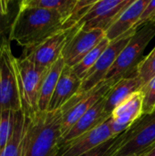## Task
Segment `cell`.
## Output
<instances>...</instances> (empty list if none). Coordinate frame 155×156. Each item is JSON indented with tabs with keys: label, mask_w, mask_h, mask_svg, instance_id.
Listing matches in <instances>:
<instances>
[{
	"label": "cell",
	"mask_w": 155,
	"mask_h": 156,
	"mask_svg": "<svg viewBox=\"0 0 155 156\" xmlns=\"http://www.w3.org/2000/svg\"><path fill=\"white\" fill-rule=\"evenodd\" d=\"M65 21V17L56 10L19 7L10 26L9 39L28 49L64 29Z\"/></svg>",
	"instance_id": "6da1fadb"
},
{
	"label": "cell",
	"mask_w": 155,
	"mask_h": 156,
	"mask_svg": "<svg viewBox=\"0 0 155 156\" xmlns=\"http://www.w3.org/2000/svg\"><path fill=\"white\" fill-rule=\"evenodd\" d=\"M60 111L37 112L29 117L24 156H58L60 141Z\"/></svg>",
	"instance_id": "7a4b0ae2"
},
{
	"label": "cell",
	"mask_w": 155,
	"mask_h": 156,
	"mask_svg": "<svg viewBox=\"0 0 155 156\" xmlns=\"http://www.w3.org/2000/svg\"><path fill=\"white\" fill-rule=\"evenodd\" d=\"M154 37L155 20H150L138 27L116 58L104 80L112 86L122 78L137 74V68L143 60V54Z\"/></svg>",
	"instance_id": "3957f363"
},
{
	"label": "cell",
	"mask_w": 155,
	"mask_h": 156,
	"mask_svg": "<svg viewBox=\"0 0 155 156\" xmlns=\"http://www.w3.org/2000/svg\"><path fill=\"white\" fill-rule=\"evenodd\" d=\"M4 110L22 111L17 58L12 53L10 43L0 49V112Z\"/></svg>",
	"instance_id": "277c9868"
},
{
	"label": "cell",
	"mask_w": 155,
	"mask_h": 156,
	"mask_svg": "<svg viewBox=\"0 0 155 156\" xmlns=\"http://www.w3.org/2000/svg\"><path fill=\"white\" fill-rule=\"evenodd\" d=\"M22 111L32 117L38 112V98L48 69L37 66L25 57L17 58Z\"/></svg>",
	"instance_id": "5b68a950"
},
{
	"label": "cell",
	"mask_w": 155,
	"mask_h": 156,
	"mask_svg": "<svg viewBox=\"0 0 155 156\" xmlns=\"http://www.w3.org/2000/svg\"><path fill=\"white\" fill-rule=\"evenodd\" d=\"M155 145V112L143 114L125 133L112 156H142Z\"/></svg>",
	"instance_id": "8992f818"
},
{
	"label": "cell",
	"mask_w": 155,
	"mask_h": 156,
	"mask_svg": "<svg viewBox=\"0 0 155 156\" xmlns=\"http://www.w3.org/2000/svg\"><path fill=\"white\" fill-rule=\"evenodd\" d=\"M111 87V85L109 82L103 80L90 90H79L59 109L61 138L85 112L105 96Z\"/></svg>",
	"instance_id": "52a82bcc"
},
{
	"label": "cell",
	"mask_w": 155,
	"mask_h": 156,
	"mask_svg": "<svg viewBox=\"0 0 155 156\" xmlns=\"http://www.w3.org/2000/svg\"><path fill=\"white\" fill-rule=\"evenodd\" d=\"M135 0H99L72 27L75 29L100 28L105 32Z\"/></svg>",
	"instance_id": "ba28073f"
},
{
	"label": "cell",
	"mask_w": 155,
	"mask_h": 156,
	"mask_svg": "<svg viewBox=\"0 0 155 156\" xmlns=\"http://www.w3.org/2000/svg\"><path fill=\"white\" fill-rule=\"evenodd\" d=\"M68 40L62 49L61 57L69 67L77 65L93 48L106 36L105 31L100 28L83 30L69 28Z\"/></svg>",
	"instance_id": "9c48e42d"
},
{
	"label": "cell",
	"mask_w": 155,
	"mask_h": 156,
	"mask_svg": "<svg viewBox=\"0 0 155 156\" xmlns=\"http://www.w3.org/2000/svg\"><path fill=\"white\" fill-rule=\"evenodd\" d=\"M136 29H131L124 35L111 41L108 48L101 54L95 65L89 70L85 78L82 80L80 90L87 91L100 84L105 80L106 75L114 64L116 58L122 50L128 44Z\"/></svg>",
	"instance_id": "30bf717a"
},
{
	"label": "cell",
	"mask_w": 155,
	"mask_h": 156,
	"mask_svg": "<svg viewBox=\"0 0 155 156\" xmlns=\"http://www.w3.org/2000/svg\"><path fill=\"white\" fill-rule=\"evenodd\" d=\"M112 121L110 116L94 129L83 133L74 140L60 145L58 156H80L104 142L113 138Z\"/></svg>",
	"instance_id": "8fae6325"
},
{
	"label": "cell",
	"mask_w": 155,
	"mask_h": 156,
	"mask_svg": "<svg viewBox=\"0 0 155 156\" xmlns=\"http://www.w3.org/2000/svg\"><path fill=\"white\" fill-rule=\"evenodd\" d=\"M69 34V29H62L37 46L25 49L22 57L28 58L37 66L49 69L60 58Z\"/></svg>",
	"instance_id": "7c38bea8"
},
{
	"label": "cell",
	"mask_w": 155,
	"mask_h": 156,
	"mask_svg": "<svg viewBox=\"0 0 155 156\" xmlns=\"http://www.w3.org/2000/svg\"><path fill=\"white\" fill-rule=\"evenodd\" d=\"M143 115V93L140 90L122 102L111 114L113 136L128 130Z\"/></svg>",
	"instance_id": "4fadbf2b"
},
{
	"label": "cell",
	"mask_w": 155,
	"mask_h": 156,
	"mask_svg": "<svg viewBox=\"0 0 155 156\" xmlns=\"http://www.w3.org/2000/svg\"><path fill=\"white\" fill-rule=\"evenodd\" d=\"M143 85L144 84L138 73L121 79L109 89L104 96L105 112L111 115L122 102L133 93L140 91Z\"/></svg>",
	"instance_id": "5bb4252c"
},
{
	"label": "cell",
	"mask_w": 155,
	"mask_h": 156,
	"mask_svg": "<svg viewBox=\"0 0 155 156\" xmlns=\"http://www.w3.org/2000/svg\"><path fill=\"white\" fill-rule=\"evenodd\" d=\"M111 115L104 110V97L99 100L87 112H85L74 125L62 136L60 145L67 144L83 133L94 129L103 122H105Z\"/></svg>",
	"instance_id": "9a60e30c"
},
{
	"label": "cell",
	"mask_w": 155,
	"mask_h": 156,
	"mask_svg": "<svg viewBox=\"0 0 155 156\" xmlns=\"http://www.w3.org/2000/svg\"><path fill=\"white\" fill-rule=\"evenodd\" d=\"M81 83L82 80L78 77L72 68L65 65L51 97L48 111L59 110L70 98L80 90Z\"/></svg>",
	"instance_id": "2e32d148"
},
{
	"label": "cell",
	"mask_w": 155,
	"mask_h": 156,
	"mask_svg": "<svg viewBox=\"0 0 155 156\" xmlns=\"http://www.w3.org/2000/svg\"><path fill=\"white\" fill-rule=\"evenodd\" d=\"M150 1L151 0L133 1L105 32L106 37L110 41H112L124 35L129 30L132 28L135 29V26L140 21Z\"/></svg>",
	"instance_id": "e0dca14e"
},
{
	"label": "cell",
	"mask_w": 155,
	"mask_h": 156,
	"mask_svg": "<svg viewBox=\"0 0 155 156\" xmlns=\"http://www.w3.org/2000/svg\"><path fill=\"white\" fill-rule=\"evenodd\" d=\"M28 122L29 117L23 111L16 112L10 139L0 152V156H24Z\"/></svg>",
	"instance_id": "ac0fdd59"
},
{
	"label": "cell",
	"mask_w": 155,
	"mask_h": 156,
	"mask_svg": "<svg viewBox=\"0 0 155 156\" xmlns=\"http://www.w3.org/2000/svg\"><path fill=\"white\" fill-rule=\"evenodd\" d=\"M66 63L63 59V58L60 56V58L48 69L39 93L38 98V112H47L48 109V105L51 100V97L53 95V92L55 90V88L57 86V83L58 81V79L60 77V74L65 67Z\"/></svg>",
	"instance_id": "d6986e66"
},
{
	"label": "cell",
	"mask_w": 155,
	"mask_h": 156,
	"mask_svg": "<svg viewBox=\"0 0 155 156\" xmlns=\"http://www.w3.org/2000/svg\"><path fill=\"white\" fill-rule=\"evenodd\" d=\"M77 3L78 0H20L19 7H40L56 10L67 21L72 16Z\"/></svg>",
	"instance_id": "ffe728a7"
},
{
	"label": "cell",
	"mask_w": 155,
	"mask_h": 156,
	"mask_svg": "<svg viewBox=\"0 0 155 156\" xmlns=\"http://www.w3.org/2000/svg\"><path fill=\"white\" fill-rule=\"evenodd\" d=\"M111 41L105 37L95 48H93L77 65L72 67V69L74 72L78 75L79 78L83 80L89 70L95 65V63L98 61L101 54L104 52V50L108 48Z\"/></svg>",
	"instance_id": "44dd1931"
},
{
	"label": "cell",
	"mask_w": 155,
	"mask_h": 156,
	"mask_svg": "<svg viewBox=\"0 0 155 156\" xmlns=\"http://www.w3.org/2000/svg\"><path fill=\"white\" fill-rule=\"evenodd\" d=\"M16 112L11 110H4L0 112V152L8 143L14 123Z\"/></svg>",
	"instance_id": "7402d4cb"
},
{
	"label": "cell",
	"mask_w": 155,
	"mask_h": 156,
	"mask_svg": "<svg viewBox=\"0 0 155 156\" xmlns=\"http://www.w3.org/2000/svg\"><path fill=\"white\" fill-rule=\"evenodd\" d=\"M126 131L122 133L118 136H115L104 142L103 144H100L99 146L93 148L92 150L83 154L80 156H112L114 154V153L117 151V149L119 148V146L122 144L124 139Z\"/></svg>",
	"instance_id": "603a6c76"
},
{
	"label": "cell",
	"mask_w": 155,
	"mask_h": 156,
	"mask_svg": "<svg viewBox=\"0 0 155 156\" xmlns=\"http://www.w3.org/2000/svg\"><path fill=\"white\" fill-rule=\"evenodd\" d=\"M143 114H150L155 112V76L143 85Z\"/></svg>",
	"instance_id": "cb8c5ba5"
},
{
	"label": "cell",
	"mask_w": 155,
	"mask_h": 156,
	"mask_svg": "<svg viewBox=\"0 0 155 156\" xmlns=\"http://www.w3.org/2000/svg\"><path fill=\"white\" fill-rule=\"evenodd\" d=\"M138 75L142 79L143 84H146L155 76V48L152 52L144 58L137 68Z\"/></svg>",
	"instance_id": "d4e9b609"
},
{
	"label": "cell",
	"mask_w": 155,
	"mask_h": 156,
	"mask_svg": "<svg viewBox=\"0 0 155 156\" xmlns=\"http://www.w3.org/2000/svg\"><path fill=\"white\" fill-rule=\"evenodd\" d=\"M99 0H78L77 5L72 16L64 23V29L71 28L85 14L86 12Z\"/></svg>",
	"instance_id": "484cf974"
},
{
	"label": "cell",
	"mask_w": 155,
	"mask_h": 156,
	"mask_svg": "<svg viewBox=\"0 0 155 156\" xmlns=\"http://www.w3.org/2000/svg\"><path fill=\"white\" fill-rule=\"evenodd\" d=\"M5 16L2 9L1 0H0V49L5 46L6 44H9V34L6 33V21H5Z\"/></svg>",
	"instance_id": "4316f807"
},
{
	"label": "cell",
	"mask_w": 155,
	"mask_h": 156,
	"mask_svg": "<svg viewBox=\"0 0 155 156\" xmlns=\"http://www.w3.org/2000/svg\"><path fill=\"white\" fill-rule=\"evenodd\" d=\"M150 20H155V0H151L147 8L145 9L143 15L142 16L140 21L137 23V25L135 26V29H137L138 27H140L141 26H143V24H145L146 22L150 21Z\"/></svg>",
	"instance_id": "83f0119b"
},
{
	"label": "cell",
	"mask_w": 155,
	"mask_h": 156,
	"mask_svg": "<svg viewBox=\"0 0 155 156\" xmlns=\"http://www.w3.org/2000/svg\"><path fill=\"white\" fill-rule=\"evenodd\" d=\"M13 0H1V5H2V9L5 14L7 15L8 9H9V5Z\"/></svg>",
	"instance_id": "f1b7e54d"
},
{
	"label": "cell",
	"mask_w": 155,
	"mask_h": 156,
	"mask_svg": "<svg viewBox=\"0 0 155 156\" xmlns=\"http://www.w3.org/2000/svg\"><path fill=\"white\" fill-rule=\"evenodd\" d=\"M142 156H155V145L150 150V151H148L146 154H143Z\"/></svg>",
	"instance_id": "f546056e"
},
{
	"label": "cell",
	"mask_w": 155,
	"mask_h": 156,
	"mask_svg": "<svg viewBox=\"0 0 155 156\" xmlns=\"http://www.w3.org/2000/svg\"><path fill=\"white\" fill-rule=\"evenodd\" d=\"M133 156H136V155H133Z\"/></svg>",
	"instance_id": "4dcf8cb0"
}]
</instances>
